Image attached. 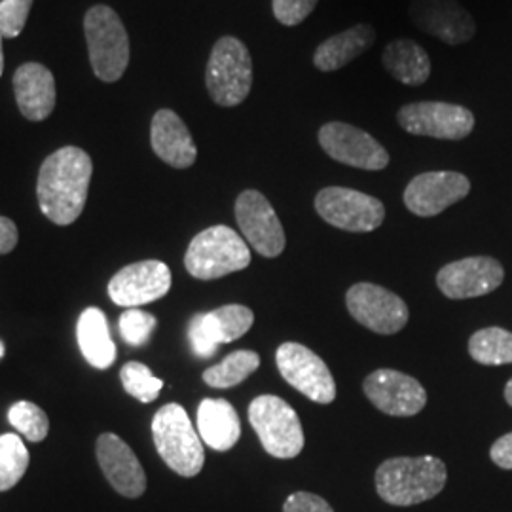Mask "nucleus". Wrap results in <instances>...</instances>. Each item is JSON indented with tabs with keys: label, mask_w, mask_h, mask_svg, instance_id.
Wrapping results in <instances>:
<instances>
[{
	"label": "nucleus",
	"mask_w": 512,
	"mask_h": 512,
	"mask_svg": "<svg viewBox=\"0 0 512 512\" xmlns=\"http://www.w3.org/2000/svg\"><path fill=\"white\" fill-rule=\"evenodd\" d=\"M93 164L90 154L78 147H63L50 154L40 167L37 198L40 211L59 226H69L82 215Z\"/></svg>",
	"instance_id": "1"
},
{
	"label": "nucleus",
	"mask_w": 512,
	"mask_h": 512,
	"mask_svg": "<svg viewBox=\"0 0 512 512\" xmlns=\"http://www.w3.org/2000/svg\"><path fill=\"white\" fill-rule=\"evenodd\" d=\"M446 478V465L435 456L391 458L376 471V490L389 505L412 507L439 495Z\"/></svg>",
	"instance_id": "2"
},
{
	"label": "nucleus",
	"mask_w": 512,
	"mask_h": 512,
	"mask_svg": "<svg viewBox=\"0 0 512 512\" xmlns=\"http://www.w3.org/2000/svg\"><path fill=\"white\" fill-rule=\"evenodd\" d=\"M152 437L160 458L177 475H200L205 463L203 440L181 404H165L152 420Z\"/></svg>",
	"instance_id": "3"
},
{
	"label": "nucleus",
	"mask_w": 512,
	"mask_h": 512,
	"mask_svg": "<svg viewBox=\"0 0 512 512\" xmlns=\"http://www.w3.org/2000/svg\"><path fill=\"white\" fill-rule=\"evenodd\" d=\"M251 264V249L230 226H211L190 241L184 255L188 274L202 281L241 272Z\"/></svg>",
	"instance_id": "4"
},
{
	"label": "nucleus",
	"mask_w": 512,
	"mask_h": 512,
	"mask_svg": "<svg viewBox=\"0 0 512 512\" xmlns=\"http://www.w3.org/2000/svg\"><path fill=\"white\" fill-rule=\"evenodd\" d=\"M205 84L219 107H238L253 88V59L247 46L236 37L215 42L205 71Z\"/></svg>",
	"instance_id": "5"
},
{
	"label": "nucleus",
	"mask_w": 512,
	"mask_h": 512,
	"mask_svg": "<svg viewBox=\"0 0 512 512\" xmlns=\"http://www.w3.org/2000/svg\"><path fill=\"white\" fill-rule=\"evenodd\" d=\"M84 33L93 73L103 82L120 80L129 65V37L120 16L105 4L88 10Z\"/></svg>",
	"instance_id": "6"
},
{
	"label": "nucleus",
	"mask_w": 512,
	"mask_h": 512,
	"mask_svg": "<svg viewBox=\"0 0 512 512\" xmlns=\"http://www.w3.org/2000/svg\"><path fill=\"white\" fill-rule=\"evenodd\" d=\"M249 421L264 450L277 459H293L304 448V431L293 406L275 395H260L249 406Z\"/></svg>",
	"instance_id": "7"
},
{
	"label": "nucleus",
	"mask_w": 512,
	"mask_h": 512,
	"mask_svg": "<svg viewBox=\"0 0 512 512\" xmlns=\"http://www.w3.org/2000/svg\"><path fill=\"white\" fill-rule=\"evenodd\" d=\"M315 211L330 226L353 234L374 232L385 220L384 203L378 198L344 186L323 188L315 196Z\"/></svg>",
	"instance_id": "8"
},
{
	"label": "nucleus",
	"mask_w": 512,
	"mask_h": 512,
	"mask_svg": "<svg viewBox=\"0 0 512 512\" xmlns=\"http://www.w3.org/2000/svg\"><path fill=\"white\" fill-rule=\"evenodd\" d=\"M397 122L410 135L461 141L473 133L475 114L454 103L418 101L404 105L397 114Z\"/></svg>",
	"instance_id": "9"
},
{
	"label": "nucleus",
	"mask_w": 512,
	"mask_h": 512,
	"mask_svg": "<svg viewBox=\"0 0 512 512\" xmlns=\"http://www.w3.org/2000/svg\"><path fill=\"white\" fill-rule=\"evenodd\" d=\"M275 361L283 380L313 403L330 404L336 399V382L329 366L311 349L285 342L277 349Z\"/></svg>",
	"instance_id": "10"
},
{
	"label": "nucleus",
	"mask_w": 512,
	"mask_h": 512,
	"mask_svg": "<svg viewBox=\"0 0 512 512\" xmlns=\"http://www.w3.org/2000/svg\"><path fill=\"white\" fill-rule=\"evenodd\" d=\"M351 317L372 332L397 334L408 323L410 311L401 296L374 283H357L346 294Z\"/></svg>",
	"instance_id": "11"
},
{
	"label": "nucleus",
	"mask_w": 512,
	"mask_h": 512,
	"mask_svg": "<svg viewBox=\"0 0 512 512\" xmlns=\"http://www.w3.org/2000/svg\"><path fill=\"white\" fill-rule=\"evenodd\" d=\"M236 220L247 243L258 255L275 258L285 251L287 238L272 203L258 190H245L236 200Z\"/></svg>",
	"instance_id": "12"
},
{
	"label": "nucleus",
	"mask_w": 512,
	"mask_h": 512,
	"mask_svg": "<svg viewBox=\"0 0 512 512\" xmlns=\"http://www.w3.org/2000/svg\"><path fill=\"white\" fill-rule=\"evenodd\" d=\"M319 145L332 160L366 171H382L389 154L370 133L346 122H329L319 129Z\"/></svg>",
	"instance_id": "13"
},
{
	"label": "nucleus",
	"mask_w": 512,
	"mask_h": 512,
	"mask_svg": "<svg viewBox=\"0 0 512 512\" xmlns=\"http://www.w3.org/2000/svg\"><path fill=\"white\" fill-rule=\"evenodd\" d=\"M255 323V313L241 304H228L209 313H198L188 327V338L198 357L209 359L220 344L236 342Z\"/></svg>",
	"instance_id": "14"
},
{
	"label": "nucleus",
	"mask_w": 512,
	"mask_h": 512,
	"mask_svg": "<svg viewBox=\"0 0 512 512\" xmlns=\"http://www.w3.org/2000/svg\"><path fill=\"white\" fill-rule=\"evenodd\" d=\"M471 192L469 179L458 171H427L404 190V205L418 217H437Z\"/></svg>",
	"instance_id": "15"
},
{
	"label": "nucleus",
	"mask_w": 512,
	"mask_h": 512,
	"mask_svg": "<svg viewBox=\"0 0 512 512\" xmlns=\"http://www.w3.org/2000/svg\"><path fill=\"white\" fill-rule=\"evenodd\" d=\"M368 401L387 416L410 418L427 404V391L423 385L399 370L380 368L372 372L363 384Z\"/></svg>",
	"instance_id": "16"
},
{
	"label": "nucleus",
	"mask_w": 512,
	"mask_h": 512,
	"mask_svg": "<svg viewBox=\"0 0 512 512\" xmlns=\"http://www.w3.org/2000/svg\"><path fill=\"white\" fill-rule=\"evenodd\" d=\"M169 289V266L160 260H143L122 268L110 279L109 296L116 306L137 308L164 298Z\"/></svg>",
	"instance_id": "17"
},
{
	"label": "nucleus",
	"mask_w": 512,
	"mask_h": 512,
	"mask_svg": "<svg viewBox=\"0 0 512 512\" xmlns=\"http://www.w3.org/2000/svg\"><path fill=\"white\" fill-rule=\"evenodd\" d=\"M503 279L505 270L499 260L492 256H469L446 264L437 275V285L444 296L465 300L494 293Z\"/></svg>",
	"instance_id": "18"
},
{
	"label": "nucleus",
	"mask_w": 512,
	"mask_h": 512,
	"mask_svg": "<svg viewBox=\"0 0 512 512\" xmlns=\"http://www.w3.org/2000/svg\"><path fill=\"white\" fill-rule=\"evenodd\" d=\"M410 18L420 31L450 46L465 44L475 37V19L458 0H412Z\"/></svg>",
	"instance_id": "19"
},
{
	"label": "nucleus",
	"mask_w": 512,
	"mask_h": 512,
	"mask_svg": "<svg viewBox=\"0 0 512 512\" xmlns=\"http://www.w3.org/2000/svg\"><path fill=\"white\" fill-rule=\"evenodd\" d=\"M97 461L110 486L124 497L137 499L147 490V475L141 461L120 437L105 433L97 439Z\"/></svg>",
	"instance_id": "20"
},
{
	"label": "nucleus",
	"mask_w": 512,
	"mask_h": 512,
	"mask_svg": "<svg viewBox=\"0 0 512 512\" xmlns=\"http://www.w3.org/2000/svg\"><path fill=\"white\" fill-rule=\"evenodd\" d=\"M150 145L154 154L175 169H188L198 158V147L181 116L171 109H160L150 126Z\"/></svg>",
	"instance_id": "21"
},
{
	"label": "nucleus",
	"mask_w": 512,
	"mask_h": 512,
	"mask_svg": "<svg viewBox=\"0 0 512 512\" xmlns=\"http://www.w3.org/2000/svg\"><path fill=\"white\" fill-rule=\"evenodd\" d=\"M14 92L19 110L27 120L42 122L54 112V74L44 65L23 63L14 74Z\"/></svg>",
	"instance_id": "22"
},
{
	"label": "nucleus",
	"mask_w": 512,
	"mask_h": 512,
	"mask_svg": "<svg viewBox=\"0 0 512 512\" xmlns=\"http://www.w3.org/2000/svg\"><path fill=\"white\" fill-rule=\"evenodd\" d=\"M376 40V31L368 23L353 25L334 37L323 40L313 54V65L321 73H334L349 65L353 59L361 57L372 48Z\"/></svg>",
	"instance_id": "23"
},
{
	"label": "nucleus",
	"mask_w": 512,
	"mask_h": 512,
	"mask_svg": "<svg viewBox=\"0 0 512 512\" xmlns=\"http://www.w3.org/2000/svg\"><path fill=\"white\" fill-rule=\"evenodd\" d=\"M198 429L207 446L228 452L241 437V421L232 404L224 399H205L198 408Z\"/></svg>",
	"instance_id": "24"
},
{
	"label": "nucleus",
	"mask_w": 512,
	"mask_h": 512,
	"mask_svg": "<svg viewBox=\"0 0 512 512\" xmlns=\"http://www.w3.org/2000/svg\"><path fill=\"white\" fill-rule=\"evenodd\" d=\"M385 71L404 86H421L431 76V59L418 42L399 38L385 46L382 55Z\"/></svg>",
	"instance_id": "25"
},
{
	"label": "nucleus",
	"mask_w": 512,
	"mask_h": 512,
	"mask_svg": "<svg viewBox=\"0 0 512 512\" xmlns=\"http://www.w3.org/2000/svg\"><path fill=\"white\" fill-rule=\"evenodd\" d=\"M76 340L84 359L90 365L105 370L116 361V346L110 338L107 315L97 308H88L76 325Z\"/></svg>",
	"instance_id": "26"
},
{
	"label": "nucleus",
	"mask_w": 512,
	"mask_h": 512,
	"mask_svg": "<svg viewBox=\"0 0 512 512\" xmlns=\"http://www.w3.org/2000/svg\"><path fill=\"white\" fill-rule=\"evenodd\" d=\"M260 366V357L251 349H239L230 353L222 363L203 372V382L215 389H228L245 382Z\"/></svg>",
	"instance_id": "27"
},
{
	"label": "nucleus",
	"mask_w": 512,
	"mask_h": 512,
	"mask_svg": "<svg viewBox=\"0 0 512 512\" xmlns=\"http://www.w3.org/2000/svg\"><path fill=\"white\" fill-rule=\"evenodd\" d=\"M469 355L486 366L512 363V332L499 327L478 330L469 340Z\"/></svg>",
	"instance_id": "28"
},
{
	"label": "nucleus",
	"mask_w": 512,
	"mask_h": 512,
	"mask_svg": "<svg viewBox=\"0 0 512 512\" xmlns=\"http://www.w3.org/2000/svg\"><path fill=\"white\" fill-rule=\"evenodd\" d=\"M31 463L25 442L14 433L0 437V492L14 488Z\"/></svg>",
	"instance_id": "29"
},
{
	"label": "nucleus",
	"mask_w": 512,
	"mask_h": 512,
	"mask_svg": "<svg viewBox=\"0 0 512 512\" xmlns=\"http://www.w3.org/2000/svg\"><path fill=\"white\" fill-rule=\"evenodd\" d=\"M120 380L131 397H135L141 403H152L158 399L164 382L156 378L150 368L143 363H126L120 370Z\"/></svg>",
	"instance_id": "30"
},
{
	"label": "nucleus",
	"mask_w": 512,
	"mask_h": 512,
	"mask_svg": "<svg viewBox=\"0 0 512 512\" xmlns=\"http://www.w3.org/2000/svg\"><path fill=\"white\" fill-rule=\"evenodd\" d=\"M8 420L18 429L25 439L31 442H42L48 437L50 420L46 412L29 401H19L8 412Z\"/></svg>",
	"instance_id": "31"
},
{
	"label": "nucleus",
	"mask_w": 512,
	"mask_h": 512,
	"mask_svg": "<svg viewBox=\"0 0 512 512\" xmlns=\"http://www.w3.org/2000/svg\"><path fill=\"white\" fill-rule=\"evenodd\" d=\"M118 329L129 346H145L156 329V317L139 308H128L118 319Z\"/></svg>",
	"instance_id": "32"
},
{
	"label": "nucleus",
	"mask_w": 512,
	"mask_h": 512,
	"mask_svg": "<svg viewBox=\"0 0 512 512\" xmlns=\"http://www.w3.org/2000/svg\"><path fill=\"white\" fill-rule=\"evenodd\" d=\"M33 0H2L0 2V33L2 37L16 38L25 29Z\"/></svg>",
	"instance_id": "33"
},
{
	"label": "nucleus",
	"mask_w": 512,
	"mask_h": 512,
	"mask_svg": "<svg viewBox=\"0 0 512 512\" xmlns=\"http://www.w3.org/2000/svg\"><path fill=\"white\" fill-rule=\"evenodd\" d=\"M319 0H272L274 16L285 27H296L310 18Z\"/></svg>",
	"instance_id": "34"
},
{
	"label": "nucleus",
	"mask_w": 512,
	"mask_h": 512,
	"mask_svg": "<svg viewBox=\"0 0 512 512\" xmlns=\"http://www.w3.org/2000/svg\"><path fill=\"white\" fill-rule=\"evenodd\" d=\"M283 512H334L329 503L319 497V495L310 494V492H296V494L289 495L285 505H283Z\"/></svg>",
	"instance_id": "35"
},
{
	"label": "nucleus",
	"mask_w": 512,
	"mask_h": 512,
	"mask_svg": "<svg viewBox=\"0 0 512 512\" xmlns=\"http://www.w3.org/2000/svg\"><path fill=\"white\" fill-rule=\"evenodd\" d=\"M490 458L501 469H512V433L497 439L490 450Z\"/></svg>",
	"instance_id": "36"
},
{
	"label": "nucleus",
	"mask_w": 512,
	"mask_h": 512,
	"mask_svg": "<svg viewBox=\"0 0 512 512\" xmlns=\"http://www.w3.org/2000/svg\"><path fill=\"white\" fill-rule=\"evenodd\" d=\"M18 226L8 217H0V255L12 253L18 245Z\"/></svg>",
	"instance_id": "37"
},
{
	"label": "nucleus",
	"mask_w": 512,
	"mask_h": 512,
	"mask_svg": "<svg viewBox=\"0 0 512 512\" xmlns=\"http://www.w3.org/2000/svg\"><path fill=\"white\" fill-rule=\"evenodd\" d=\"M505 401L512 406V378L509 380V384L505 385Z\"/></svg>",
	"instance_id": "38"
},
{
	"label": "nucleus",
	"mask_w": 512,
	"mask_h": 512,
	"mask_svg": "<svg viewBox=\"0 0 512 512\" xmlns=\"http://www.w3.org/2000/svg\"><path fill=\"white\" fill-rule=\"evenodd\" d=\"M2 33H0V76L4 73V52H2Z\"/></svg>",
	"instance_id": "39"
},
{
	"label": "nucleus",
	"mask_w": 512,
	"mask_h": 512,
	"mask_svg": "<svg viewBox=\"0 0 512 512\" xmlns=\"http://www.w3.org/2000/svg\"><path fill=\"white\" fill-rule=\"evenodd\" d=\"M4 357V344H2V340H0V359Z\"/></svg>",
	"instance_id": "40"
}]
</instances>
